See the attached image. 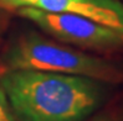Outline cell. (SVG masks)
<instances>
[{
	"instance_id": "cell-1",
	"label": "cell",
	"mask_w": 123,
	"mask_h": 121,
	"mask_svg": "<svg viewBox=\"0 0 123 121\" xmlns=\"http://www.w3.org/2000/svg\"><path fill=\"white\" fill-rule=\"evenodd\" d=\"M0 85L16 121H86L110 91L93 78L31 69H6Z\"/></svg>"
},
{
	"instance_id": "cell-4",
	"label": "cell",
	"mask_w": 123,
	"mask_h": 121,
	"mask_svg": "<svg viewBox=\"0 0 123 121\" xmlns=\"http://www.w3.org/2000/svg\"><path fill=\"white\" fill-rule=\"evenodd\" d=\"M21 8L68 12L92 20L123 37V3L121 0H20Z\"/></svg>"
},
{
	"instance_id": "cell-2",
	"label": "cell",
	"mask_w": 123,
	"mask_h": 121,
	"mask_svg": "<svg viewBox=\"0 0 123 121\" xmlns=\"http://www.w3.org/2000/svg\"><path fill=\"white\" fill-rule=\"evenodd\" d=\"M3 61L8 69L82 75L108 84L123 80V70L111 61L49 40L35 31L19 35L4 52Z\"/></svg>"
},
{
	"instance_id": "cell-3",
	"label": "cell",
	"mask_w": 123,
	"mask_h": 121,
	"mask_svg": "<svg viewBox=\"0 0 123 121\" xmlns=\"http://www.w3.org/2000/svg\"><path fill=\"white\" fill-rule=\"evenodd\" d=\"M19 15L34 22L44 32L68 46L98 52L123 48V37L112 28L68 12L36 8H21Z\"/></svg>"
},
{
	"instance_id": "cell-6",
	"label": "cell",
	"mask_w": 123,
	"mask_h": 121,
	"mask_svg": "<svg viewBox=\"0 0 123 121\" xmlns=\"http://www.w3.org/2000/svg\"><path fill=\"white\" fill-rule=\"evenodd\" d=\"M0 121H16L1 85H0Z\"/></svg>"
},
{
	"instance_id": "cell-7",
	"label": "cell",
	"mask_w": 123,
	"mask_h": 121,
	"mask_svg": "<svg viewBox=\"0 0 123 121\" xmlns=\"http://www.w3.org/2000/svg\"><path fill=\"white\" fill-rule=\"evenodd\" d=\"M0 6L8 9H20L21 1L20 0H0Z\"/></svg>"
},
{
	"instance_id": "cell-5",
	"label": "cell",
	"mask_w": 123,
	"mask_h": 121,
	"mask_svg": "<svg viewBox=\"0 0 123 121\" xmlns=\"http://www.w3.org/2000/svg\"><path fill=\"white\" fill-rule=\"evenodd\" d=\"M86 121H123V109H110L96 114Z\"/></svg>"
}]
</instances>
